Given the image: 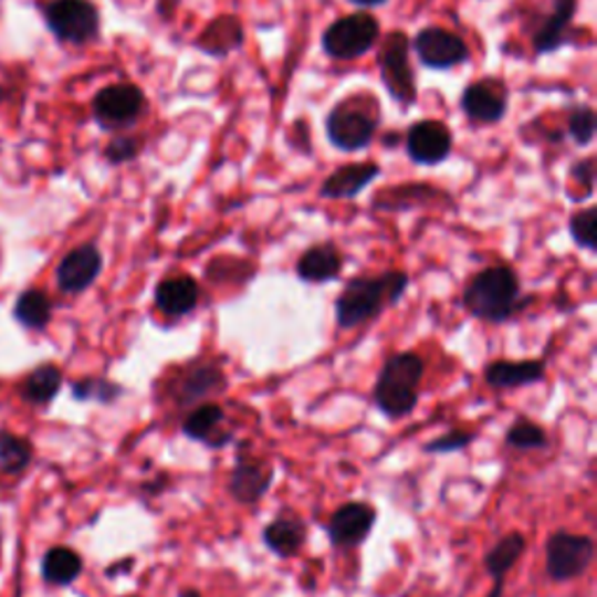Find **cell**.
<instances>
[{
	"label": "cell",
	"instance_id": "cell-1",
	"mask_svg": "<svg viewBox=\"0 0 597 597\" xmlns=\"http://www.w3.org/2000/svg\"><path fill=\"white\" fill-rule=\"evenodd\" d=\"M411 279L407 271H383L378 275H355L334 302L338 329L350 332L378 320L388 308L397 306L407 294Z\"/></svg>",
	"mask_w": 597,
	"mask_h": 597
},
{
	"label": "cell",
	"instance_id": "cell-2",
	"mask_svg": "<svg viewBox=\"0 0 597 597\" xmlns=\"http://www.w3.org/2000/svg\"><path fill=\"white\" fill-rule=\"evenodd\" d=\"M530 298H521V279L509 264L485 266L462 290V308L481 323L502 325Z\"/></svg>",
	"mask_w": 597,
	"mask_h": 597
},
{
	"label": "cell",
	"instance_id": "cell-3",
	"mask_svg": "<svg viewBox=\"0 0 597 597\" xmlns=\"http://www.w3.org/2000/svg\"><path fill=\"white\" fill-rule=\"evenodd\" d=\"M425 359L413 350H401L386 359L374 383L371 404L390 420H401L416 411Z\"/></svg>",
	"mask_w": 597,
	"mask_h": 597
},
{
	"label": "cell",
	"instance_id": "cell-4",
	"mask_svg": "<svg viewBox=\"0 0 597 597\" xmlns=\"http://www.w3.org/2000/svg\"><path fill=\"white\" fill-rule=\"evenodd\" d=\"M595 561V540L569 530L551 532L546 540V574L551 582L567 584L584 577Z\"/></svg>",
	"mask_w": 597,
	"mask_h": 597
},
{
	"label": "cell",
	"instance_id": "cell-5",
	"mask_svg": "<svg viewBox=\"0 0 597 597\" xmlns=\"http://www.w3.org/2000/svg\"><path fill=\"white\" fill-rule=\"evenodd\" d=\"M380 38L378 19L369 12H355L341 17L325 31L323 50L338 61H353L374 50Z\"/></svg>",
	"mask_w": 597,
	"mask_h": 597
},
{
	"label": "cell",
	"instance_id": "cell-6",
	"mask_svg": "<svg viewBox=\"0 0 597 597\" xmlns=\"http://www.w3.org/2000/svg\"><path fill=\"white\" fill-rule=\"evenodd\" d=\"M378 63H380V80L386 84L388 94L401 105H413L418 98V87L413 69L409 63V38L397 31L383 40Z\"/></svg>",
	"mask_w": 597,
	"mask_h": 597
},
{
	"label": "cell",
	"instance_id": "cell-7",
	"mask_svg": "<svg viewBox=\"0 0 597 597\" xmlns=\"http://www.w3.org/2000/svg\"><path fill=\"white\" fill-rule=\"evenodd\" d=\"M378 119L369 115L367 108L350 98L338 103L332 108L327 117V138L336 149H344V153H359L371 145L376 136Z\"/></svg>",
	"mask_w": 597,
	"mask_h": 597
},
{
	"label": "cell",
	"instance_id": "cell-8",
	"mask_svg": "<svg viewBox=\"0 0 597 597\" xmlns=\"http://www.w3.org/2000/svg\"><path fill=\"white\" fill-rule=\"evenodd\" d=\"M50 31L73 45H84L98 35L101 17L92 0H52L45 10Z\"/></svg>",
	"mask_w": 597,
	"mask_h": 597
},
{
	"label": "cell",
	"instance_id": "cell-9",
	"mask_svg": "<svg viewBox=\"0 0 597 597\" xmlns=\"http://www.w3.org/2000/svg\"><path fill=\"white\" fill-rule=\"evenodd\" d=\"M145 94L136 84H111L94 98V117L105 132H126L143 117Z\"/></svg>",
	"mask_w": 597,
	"mask_h": 597
},
{
	"label": "cell",
	"instance_id": "cell-10",
	"mask_svg": "<svg viewBox=\"0 0 597 597\" xmlns=\"http://www.w3.org/2000/svg\"><path fill=\"white\" fill-rule=\"evenodd\" d=\"M227 390V374L218 362H191L174 380L170 397L178 409H191Z\"/></svg>",
	"mask_w": 597,
	"mask_h": 597
},
{
	"label": "cell",
	"instance_id": "cell-11",
	"mask_svg": "<svg viewBox=\"0 0 597 597\" xmlns=\"http://www.w3.org/2000/svg\"><path fill=\"white\" fill-rule=\"evenodd\" d=\"M275 481V467L266 460H258L250 455V443L239 446L237 462L229 474V495L239 504L252 506L262 502Z\"/></svg>",
	"mask_w": 597,
	"mask_h": 597
},
{
	"label": "cell",
	"instance_id": "cell-12",
	"mask_svg": "<svg viewBox=\"0 0 597 597\" xmlns=\"http://www.w3.org/2000/svg\"><path fill=\"white\" fill-rule=\"evenodd\" d=\"M378 521V511L367 502H346L341 504L329 523H327V540L334 548L346 551L365 544L371 535V530Z\"/></svg>",
	"mask_w": 597,
	"mask_h": 597
},
{
	"label": "cell",
	"instance_id": "cell-13",
	"mask_svg": "<svg viewBox=\"0 0 597 597\" xmlns=\"http://www.w3.org/2000/svg\"><path fill=\"white\" fill-rule=\"evenodd\" d=\"M413 50L425 66L434 71L455 69L469 59V48L464 45V40L439 27L422 29L413 38Z\"/></svg>",
	"mask_w": 597,
	"mask_h": 597
},
{
	"label": "cell",
	"instance_id": "cell-14",
	"mask_svg": "<svg viewBox=\"0 0 597 597\" xmlns=\"http://www.w3.org/2000/svg\"><path fill=\"white\" fill-rule=\"evenodd\" d=\"M103 271V254L94 243L73 248L56 266V285L63 294L87 292Z\"/></svg>",
	"mask_w": 597,
	"mask_h": 597
},
{
	"label": "cell",
	"instance_id": "cell-15",
	"mask_svg": "<svg viewBox=\"0 0 597 597\" xmlns=\"http://www.w3.org/2000/svg\"><path fill=\"white\" fill-rule=\"evenodd\" d=\"M453 134L443 122L422 119L407 134V153L420 166H437L451 157Z\"/></svg>",
	"mask_w": 597,
	"mask_h": 597
},
{
	"label": "cell",
	"instance_id": "cell-16",
	"mask_svg": "<svg viewBox=\"0 0 597 597\" xmlns=\"http://www.w3.org/2000/svg\"><path fill=\"white\" fill-rule=\"evenodd\" d=\"M462 113L479 124H495L506 115L509 92L500 80H481L462 92Z\"/></svg>",
	"mask_w": 597,
	"mask_h": 597
},
{
	"label": "cell",
	"instance_id": "cell-17",
	"mask_svg": "<svg viewBox=\"0 0 597 597\" xmlns=\"http://www.w3.org/2000/svg\"><path fill=\"white\" fill-rule=\"evenodd\" d=\"M546 378V362L535 359H493L483 369V380L495 390H516L537 386Z\"/></svg>",
	"mask_w": 597,
	"mask_h": 597
},
{
	"label": "cell",
	"instance_id": "cell-18",
	"mask_svg": "<svg viewBox=\"0 0 597 597\" xmlns=\"http://www.w3.org/2000/svg\"><path fill=\"white\" fill-rule=\"evenodd\" d=\"M344 252H341L334 243H317L311 245L302 258L294 264V273L298 281L311 285H325L341 279L344 271Z\"/></svg>",
	"mask_w": 597,
	"mask_h": 597
},
{
	"label": "cell",
	"instance_id": "cell-19",
	"mask_svg": "<svg viewBox=\"0 0 597 597\" xmlns=\"http://www.w3.org/2000/svg\"><path fill=\"white\" fill-rule=\"evenodd\" d=\"M527 540L523 532H509L498 544L485 551L483 556V569L490 579H493V590L488 593V597H502L504 595V582L506 574L519 565V561L525 556Z\"/></svg>",
	"mask_w": 597,
	"mask_h": 597
},
{
	"label": "cell",
	"instance_id": "cell-20",
	"mask_svg": "<svg viewBox=\"0 0 597 597\" xmlns=\"http://www.w3.org/2000/svg\"><path fill=\"white\" fill-rule=\"evenodd\" d=\"M224 422V409L216 401H203L197 404L195 409H191L180 430L187 439L206 443L208 448H224L227 443H231L233 432H220V425Z\"/></svg>",
	"mask_w": 597,
	"mask_h": 597
},
{
	"label": "cell",
	"instance_id": "cell-21",
	"mask_svg": "<svg viewBox=\"0 0 597 597\" xmlns=\"http://www.w3.org/2000/svg\"><path fill=\"white\" fill-rule=\"evenodd\" d=\"M201 298V287L197 279L187 273L168 275L155 287V304L168 317H185L195 313Z\"/></svg>",
	"mask_w": 597,
	"mask_h": 597
},
{
	"label": "cell",
	"instance_id": "cell-22",
	"mask_svg": "<svg viewBox=\"0 0 597 597\" xmlns=\"http://www.w3.org/2000/svg\"><path fill=\"white\" fill-rule=\"evenodd\" d=\"M380 176L378 164H346L336 168L334 174L320 187L323 199H355Z\"/></svg>",
	"mask_w": 597,
	"mask_h": 597
},
{
	"label": "cell",
	"instance_id": "cell-23",
	"mask_svg": "<svg viewBox=\"0 0 597 597\" xmlns=\"http://www.w3.org/2000/svg\"><path fill=\"white\" fill-rule=\"evenodd\" d=\"M262 540L273 556L290 561L304 548L308 540V527L296 516H279L262 530Z\"/></svg>",
	"mask_w": 597,
	"mask_h": 597
},
{
	"label": "cell",
	"instance_id": "cell-24",
	"mask_svg": "<svg viewBox=\"0 0 597 597\" xmlns=\"http://www.w3.org/2000/svg\"><path fill=\"white\" fill-rule=\"evenodd\" d=\"M574 10H577V0H553L548 19L537 29L535 38H532L537 54H551L565 45Z\"/></svg>",
	"mask_w": 597,
	"mask_h": 597
},
{
	"label": "cell",
	"instance_id": "cell-25",
	"mask_svg": "<svg viewBox=\"0 0 597 597\" xmlns=\"http://www.w3.org/2000/svg\"><path fill=\"white\" fill-rule=\"evenodd\" d=\"M42 579L50 586H71L80 579V574L84 569L82 556L71 546H52L45 556H42Z\"/></svg>",
	"mask_w": 597,
	"mask_h": 597
},
{
	"label": "cell",
	"instance_id": "cell-26",
	"mask_svg": "<svg viewBox=\"0 0 597 597\" xmlns=\"http://www.w3.org/2000/svg\"><path fill=\"white\" fill-rule=\"evenodd\" d=\"M63 386V374L56 365H40L21 383V399L33 407H45Z\"/></svg>",
	"mask_w": 597,
	"mask_h": 597
},
{
	"label": "cell",
	"instance_id": "cell-27",
	"mask_svg": "<svg viewBox=\"0 0 597 597\" xmlns=\"http://www.w3.org/2000/svg\"><path fill=\"white\" fill-rule=\"evenodd\" d=\"M14 317L21 327H27L31 332H42L52 320V298L42 290H27L17 298Z\"/></svg>",
	"mask_w": 597,
	"mask_h": 597
},
{
	"label": "cell",
	"instance_id": "cell-28",
	"mask_svg": "<svg viewBox=\"0 0 597 597\" xmlns=\"http://www.w3.org/2000/svg\"><path fill=\"white\" fill-rule=\"evenodd\" d=\"M504 443L509 448H514V451H546L551 441H548V432L542 428V425L521 416L506 430Z\"/></svg>",
	"mask_w": 597,
	"mask_h": 597
},
{
	"label": "cell",
	"instance_id": "cell-29",
	"mask_svg": "<svg viewBox=\"0 0 597 597\" xmlns=\"http://www.w3.org/2000/svg\"><path fill=\"white\" fill-rule=\"evenodd\" d=\"M33 460V446L29 439L12 434V432H0V469L8 474H19L31 464Z\"/></svg>",
	"mask_w": 597,
	"mask_h": 597
},
{
	"label": "cell",
	"instance_id": "cell-30",
	"mask_svg": "<svg viewBox=\"0 0 597 597\" xmlns=\"http://www.w3.org/2000/svg\"><path fill=\"white\" fill-rule=\"evenodd\" d=\"M224 33H218L216 27H208L201 35V40L197 42L199 50H206L208 54H216V56H224L229 54L231 50H237L241 45L243 40V29L241 24L233 17H224Z\"/></svg>",
	"mask_w": 597,
	"mask_h": 597
},
{
	"label": "cell",
	"instance_id": "cell-31",
	"mask_svg": "<svg viewBox=\"0 0 597 597\" xmlns=\"http://www.w3.org/2000/svg\"><path fill=\"white\" fill-rule=\"evenodd\" d=\"M126 395V388H122L119 383L108 380V378H80L73 383V397L77 401H98L111 407V404L119 401V397Z\"/></svg>",
	"mask_w": 597,
	"mask_h": 597
},
{
	"label": "cell",
	"instance_id": "cell-32",
	"mask_svg": "<svg viewBox=\"0 0 597 597\" xmlns=\"http://www.w3.org/2000/svg\"><path fill=\"white\" fill-rule=\"evenodd\" d=\"M569 237L579 248L595 252L597 250V208L588 206L577 210L569 218Z\"/></svg>",
	"mask_w": 597,
	"mask_h": 597
},
{
	"label": "cell",
	"instance_id": "cell-33",
	"mask_svg": "<svg viewBox=\"0 0 597 597\" xmlns=\"http://www.w3.org/2000/svg\"><path fill=\"white\" fill-rule=\"evenodd\" d=\"M476 432L472 430H462V428H455V430H448L446 434L432 439L430 443L422 446L425 453L430 455H443V453H458V451H464L467 446H472L476 441Z\"/></svg>",
	"mask_w": 597,
	"mask_h": 597
},
{
	"label": "cell",
	"instance_id": "cell-34",
	"mask_svg": "<svg viewBox=\"0 0 597 597\" xmlns=\"http://www.w3.org/2000/svg\"><path fill=\"white\" fill-rule=\"evenodd\" d=\"M569 136L579 147H586L595 138V113L590 105H582V108L569 115Z\"/></svg>",
	"mask_w": 597,
	"mask_h": 597
},
{
	"label": "cell",
	"instance_id": "cell-35",
	"mask_svg": "<svg viewBox=\"0 0 597 597\" xmlns=\"http://www.w3.org/2000/svg\"><path fill=\"white\" fill-rule=\"evenodd\" d=\"M140 149V143L134 138V136H117L111 140V145L105 147V159H108L111 164H126L132 161Z\"/></svg>",
	"mask_w": 597,
	"mask_h": 597
},
{
	"label": "cell",
	"instance_id": "cell-36",
	"mask_svg": "<svg viewBox=\"0 0 597 597\" xmlns=\"http://www.w3.org/2000/svg\"><path fill=\"white\" fill-rule=\"evenodd\" d=\"M593 166H595V161L590 157L572 166V178L579 180V185L586 189L584 191L586 197L593 195V185H595V168Z\"/></svg>",
	"mask_w": 597,
	"mask_h": 597
},
{
	"label": "cell",
	"instance_id": "cell-37",
	"mask_svg": "<svg viewBox=\"0 0 597 597\" xmlns=\"http://www.w3.org/2000/svg\"><path fill=\"white\" fill-rule=\"evenodd\" d=\"M134 565H136V561H134V558H124L122 563L111 565V567H108V572H105V574H108V577H119V574H129Z\"/></svg>",
	"mask_w": 597,
	"mask_h": 597
},
{
	"label": "cell",
	"instance_id": "cell-38",
	"mask_svg": "<svg viewBox=\"0 0 597 597\" xmlns=\"http://www.w3.org/2000/svg\"><path fill=\"white\" fill-rule=\"evenodd\" d=\"M166 474H161L159 476V481H155V483H145L143 485V493H149V495H157V493H161V490L166 488Z\"/></svg>",
	"mask_w": 597,
	"mask_h": 597
},
{
	"label": "cell",
	"instance_id": "cell-39",
	"mask_svg": "<svg viewBox=\"0 0 597 597\" xmlns=\"http://www.w3.org/2000/svg\"><path fill=\"white\" fill-rule=\"evenodd\" d=\"M350 3L357 8H376V6L386 3V0H350Z\"/></svg>",
	"mask_w": 597,
	"mask_h": 597
},
{
	"label": "cell",
	"instance_id": "cell-40",
	"mask_svg": "<svg viewBox=\"0 0 597 597\" xmlns=\"http://www.w3.org/2000/svg\"><path fill=\"white\" fill-rule=\"evenodd\" d=\"M178 597H203V595H201V590H197V588H182V590L178 593Z\"/></svg>",
	"mask_w": 597,
	"mask_h": 597
}]
</instances>
